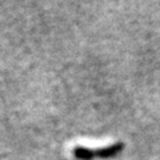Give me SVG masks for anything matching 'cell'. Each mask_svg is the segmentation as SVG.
Listing matches in <instances>:
<instances>
[{
	"label": "cell",
	"instance_id": "6da1fadb",
	"mask_svg": "<svg viewBox=\"0 0 160 160\" xmlns=\"http://www.w3.org/2000/svg\"><path fill=\"white\" fill-rule=\"evenodd\" d=\"M123 143H115L108 147L88 148L83 146H76L72 149V155L79 160H92L95 158H112L122 152Z\"/></svg>",
	"mask_w": 160,
	"mask_h": 160
}]
</instances>
